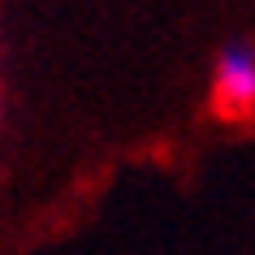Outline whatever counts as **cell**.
<instances>
[{
	"instance_id": "6da1fadb",
	"label": "cell",
	"mask_w": 255,
	"mask_h": 255,
	"mask_svg": "<svg viewBox=\"0 0 255 255\" xmlns=\"http://www.w3.org/2000/svg\"><path fill=\"white\" fill-rule=\"evenodd\" d=\"M212 108L221 121H255V48L229 43L216 61Z\"/></svg>"
}]
</instances>
